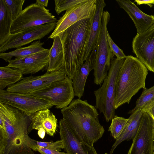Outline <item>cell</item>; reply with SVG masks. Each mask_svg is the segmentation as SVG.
Segmentation results:
<instances>
[{
	"instance_id": "cell-9",
	"label": "cell",
	"mask_w": 154,
	"mask_h": 154,
	"mask_svg": "<svg viewBox=\"0 0 154 154\" xmlns=\"http://www.w3.org/2000/svg\"><path fill=\"white\" fill-rule=\"evenodd\" d=\"M0 102L16 108L29 116L54 106L51 102L29 94L11 92L4 89H0Z\"/></svg>"
},
{
	"instance_id": "cell-11",
	"label": "cell",
	"mask_w": 154,
	"mask_h": 154,
	"mask_svg": "<svg viewBox=\"0 0 154 154\" xmlns=\"http://www.w3.org/2000/svg\"><path fill=\"white\" fill-rule=\"evenodd\" d=\"M97 8V0H85L66 11L57 22L56 27L49 38L53 39L78 21L91 18Z\"/></svg>"
},
{
	"instance_id": "cell-19",
	"label": "cell",
	"mask_w": 154,
	"mask_h": 154,
	"mask_svg": "<svg viewBox=\"0 0 154 154\" xmlns=\"http://www.w3.org/2000/svg\"><path fill=\"white\" fill-rule=\"evenodd\" d=\"M106 5L104 0H97L96 9L91 19L84 61H86L97 46L101 29L103 10Z\"/></svg>"
},
{
	"instance_id": "cell-38",
	"label": "cell",
	"mask_w": 154,
	"mask_h": 154,
	"mask_svg": "<svg viewBox=\"0 0 154 154\" xmlns=\"http://www.w3.org/2000/svg\"></svg>"
},
{
	"instance_id": "cell-3",
	"label": "cell",
	"mask_w": 154,
	"mask_h": 154,
	"mask_svg": "<svg viewBox=\"0 0 154 154\" xmlns=\"http://www.w3.org/2000/svg\"><path fill=\"white\" fill-rule=\"evenodd\" d=\"M91 19L79 20L59 35L63 48V69L72 79L84 61Z\"/></svg>"
},
{
	"instance_id": "cell-6",
	"label": "cell",
	"mask_w": 154,
	"mask_h": 154,
	"mask_svg": "<svg viewBox=\"0 0 154 154\" xmlns=\"http://www.w3.org/2000/svg\"><path fill=\"white\" fill-rule=\"evenodd\" d=\"M110 17L108 11H103L101 29L96 46L95 66L93 75L94 82L101 85L106 78L114 55L112 52L106 38L107 25Z\"/></svg>"
},
{
	"instance_id": "cell-31",
	"label": "cell",
	"mask_w": 154,
	"mask_h": 154,
	"mask_svg": "<svg viewBox=\"0 0 154 154\" xmlns=\"http://www.w3.org/2000/svg\"><path fill=\"white\" fill-rule=\"evenodd\" d=\"M107 39L110 48L116 58L119 59H125L127 56L124 54L123 51L120 49L114 43L111 38L107 29L106 31Z\"/></svg>"
},
{
	"instance_id": "cell-13",
	"label": "cell",
	"mask_w": 154,
	"mask_h": 154,
	"mask_svg": "<svg viewBox=\"0 0 154 154\" xmlns=\"http://www.w3.org/2000/svg\"><path fill=\"white\" fill-rule=\"evenodd\" d=\"M57 22L34 27L21 32L11 34L6 42L0 46V53L8 50L18 48L48 35L56 27Z\"/></svg>"
},
{
	"instance_id": "cell-32",
	"label": "cell",
	"mask_w": 154,
	"mask_h": 154,
	"mask_svg": "<svg viewBox=\"0 0 154 154\" xmlns=\"http://www.w3.org/2000/svg\"><path fill=\"white\" fill-rule=\"evenodd\" d=\"M34 151L38 152L41 154H68L67 152L52 150L40 147L36 144L33 145L31 147Z\"/></svg>"
},
{
	"instance_id": "cell-20",
	"label": "cell",
	"mask_w": 154,
	"mask_h": 154,
	"mask_svg": "<svg viewBox=\"0 0 154 154\" xmlns=\"http://www.w3.org/2000/svg\"><path fill=\"white\" fill-rule=\"evenodd\" d=\"M96 53V46L72 79L75 96L79 99L83 95L85 84L90 72L94 69Z\"/></svg>"
},
{
	"instance_id": "cell-18",
	"label": "cell",
	"mask_w": 154,
	"mask_h": 154,
	"mask_svg": "<svg viewBox=\"0 0 154 154\" xmlns=\"http://www.w3.org/2000/svg\"><path fill=\"white\" fill-rule=\"evenodd\" d=\"M116 1L133 20L137 29V33L145 31L154 23V15L144 13L131 1L116 0Z\"/></svg>"
},
{
	"instance_id": "cell-37",
	"label": "cell",
	"mask_w": 154,
	"mask_h": 154,
	"mask_svg": "<svg viewBox=\"0 0 154 154\" xmlns=\"http://www.w3.org/2000/svg\"><path fill=\"white\" fill-rule=\"evenodd\" d=\"M105 154H108L107 153H105Z\"/></svg>"
},
{
	"instance_id": "cell-27",
	"label": "cell",
	"mask_w": 154,
	"mask_h": 154,
	"mask_svg": "<svg viewBox=\"0 0 154 154\" xmlns=\"http://www.w3.org/2000/svg\"><path fill=\"white\" fill-rule=\"evenodd\" d=\"M154 100V85L149 88L143 89L140 97L137 100L135 106L129 111L128 113L131 114L138 109H141L147 104Z\"/></svg>"
},
{
	"instance_id": "cell-4",
	"label": "cell",
	"mask_w": 154,
	"mask_h": 154,
	"mask_svg": "<svg viewBox=\"0 0 154 154\" xmlns=\"http://www.w3.org/2000/svg\"><path fill=\"white\" fill-rule=\"evenodd\" d=\"M148 73L147 69L139 59L131 55L127 56L116 79L115 109L125 103H129L140 89L146 88L145 81Z\"/></svg>"
},
{
	"instance_id": "cell-30",
	"label": "cell",
	"mask_w": 154,
	"mask_h": 154,
	"mask_svg": "<svg viewBox=\"0 0 154 154\" xmlns=\"http://www.w3.org/2000/svg\"><path fill=\"white\" fill-rule=\"evenodd\" d=\"M36 145L38 146L50 150L60 151L63 149L64 147L62 140H60L55 142L38 141L34 140Z\"/></svg>"
},
{
	"instance_id": "cell-24",
	"label": "cell",
	"mask_w": 154,
	"mask_h": 154,
	"mask_svg": "<svg viewBox=\"0 0 154 154\" xmlns=\"http://www.w3.org/2000/svg\"><path fill=\"white\" fill-rule=\"evenodd\" d=\"M13 22L5 0H0V46L6 42L11 34V28Z\"/></svg>"
},
{
	"instance_id": "cell-22",
	"label": "cell",
	"mask_w": 154,
	"mask_h": 154,
	"mask_svg": "<svg viewBox=\"0 0 154 154\" xmlns=\"http://www.w3.org/2000/svg\"><path fill=\"white\" fill-rule=\"evenodd\" d=\"M53 40L52 47L49 49V61L47 72L57 70L63 67V51L61 38L58 35Z\"/></svg>"
},
{
	"instance_id": "cell-33",
	"label": "cell",
	"mask_w": 154,
	"mask_h": 154,
	"mask_svg": "<svg viewBox=\"0 0 154 154\" xmlns=\"http://www.w3.org/2000/svg\"><path fill=\"white\" fill-rule=\"evenodd\" d=\"M148 113L154 119V100L147 104L141 109Z\"/></svg>"
},
{
	"instance_id": "cell-15",
	"label": "cell",
	"mask_w": 154,
	"mask_h": 154,
	"mask_svg": "<svg viewBox=\"0 0 154 154\" xmlns=\"http://www.w3.org/2000/svg\"><path fill=\"white\" fill-rule=\"evenodd\" d=\"M59 128L61 140L66 152L68 154H98L94 146L88 145L79 138L63 118L59 121Z\"/></svg>"
},
{
	"instance_id": "cell-21",
	"label": "cell",
	"mask_w": 154,
	"mask_h": 154,
	"mask_svg": "<svg viewBox=\"0 0 154 154\" xmlns=\"http://www.w3.org/2000/svg\"><path fill=\"white\" fill-rule=\"evenodd\" d=\"M143 112L141 109H138L130 114L123 131L112 146L110 154H112L116 148L123 141L133 139L137 131Z\"/></svg>"
},
{
	"instance_id": "cell-10",
	"label": "cell",
	"mask_w": 154,
	"mask_h": 154,
	"mask_svg": "<svg viewBox=\"0 0 154 154\" xmlns=\"http://www.w3.org/2000/svg\"><path fill=\"white\" fill-rule=\"evenodd\" d=\"M154 129V119L143 111L137 131L128 154H153Z\"/></svg>"
},
{
	"instance_id": "cell-14",
	"label": "cell",
	"mask_w": 154,
	"mask_h": 154,
	"mask_svg": "<svg viewBox=\"0 0 154 154\" xmlns=\"http://www.w3.org/2000/svg\"><path fill=\"white\" fill-rule=\"evenodd\" d=\"M133 52L154 73V23L145 31L137 33L132 42Z\"/></svg>"
},
{
	"instance_id": "cell-5",
	"label": "cell",
	"mask_w": 154,
	"mask_h": 154,
	"mask_svg": "<svg viewBox=\"0 0 154 154\" xmlns=\"http://www.w3.org/2000/svg\"><path fill=\"white\" fill-rule=\"evenodd\" d=\"M125 59L114 58L106 78L102 85L94 91L95 107L103 114L107 122L111 120L115 116L114 103L116 79Z\"/></svg>"
},
{
	"instance_id": "cell-23",
	"label": "cell",
	"mask_w": 154,
	"mask_h": 154,
	"mask_svg": "<svg viewBox=\"0 0 154 154\" xmlns=\"http://www.w3.org/2000/svg\"><path fill=\"white\" fill-rule=\"evenodd\" d=\"M44 44L40 40L35 41L28 46L19 48L7 53H1L0 58L9 63L13 57L20 58L47 50V49L42 46Z\"/></svg>"
},
{
	"instance_id": "cell-2",
	"label": "cell",
	"mask_w": 154,
	"mask_h": 154,
	"mask_svg": "<svg viewBox=\"0 0 154 154\" xmlns=\"http://www.w3.org/2000/svg\"><path fill=\"white\" fill-rule=\"evenodd\" d=\"M61 112L74 133L88 145L94 146L102 136L105 130L99 122L97 109L87 100L73 99Z\"/></svg>"
},
{
	"instance_id": "cell-28",
	"label": "cell",
	"mask_w": 154,
	"mask_h": 154,
	"mask_svg": "<svg viewBox=\"0 0 154 154\" xmlns=\"http://www.w3.org/2000/svg\"><path fill=\"white\" fill-rule=\"evenodd\" d=\"M25 1V0H5L13 21L21 14Z\"/></svg>"
},
{
	"instance_id": "cell-26",
	"label": "cell",
	"mask_w": 154,
	"mask_h": 154,
	"mask_svg": "<svg viewBox=\"0 0 154 154\" xmlns=\"http://www.w3.org/2000/svg\"><path fill=\"white\" fill-rule=\"evenodd\" d=\"M128 120L122 117L115 115L112 119L111 125L108 129L111 135L115 140L121 134Z\"/></svg>"
},
{
	"instance_id": "cell-1",
	"label": "cell",
	"mask_w": 154,
	"mask_h": 154,
	"mask_svg": "<svg viewBox=\"0 0 154 154\" xmlns=\"http://www.w3.org/2000/svg\"><path fill=\"white\" fill-rule=\"evenodd\" d=\"M0 116L5 122L6 135L0 138V154H35L36 144L28 135L29 116L17 109L0 102Z\"/></svg>"
},
{
	"instance_id": "cell-25",
	"label": "cell",
	"mask_w": 154,
	"mask_h": 154,
	"mask_svg": "<svg viewBox=\"0 0 154 154\" xmlns=\"http://www.w3.org/2000/svg\"><path fill=\"white\" fill-rule=\"evenodd\" d=\"M23 73L19 69L7 65L0 67V89L11 86L21 80Z\"/></svg>"
},
{
	"instance_id": "cell-29",
	"label": "cell",
	"mask_w": 154,
	"mask_h": 154,
	"mask_svg": "<svg viewBox=\"0 0 154 154\" xmlns=\"http://www.w3.org/2000/svg\"><path fill=\"white\" fill-rule=\"evenodd\" d=\"M85 0H55V11L58 15L67 11Z\"/></svg>"
},
{
	"instance_id": "cell-34",
	"label": "cell",
	"mask_w": 154,
	"mask_h": 154,
	"mask_svg": "<svg viewBox=\"0 0 154 154\" xmlns=\"http://www.w3.org/2000/svg\"><path fill=\"white\" fill-rule=\"evenodd\" d=\"M135 2L137 3L138 5H141L143 4H145L148 5L150 8L152 7L154 5V0H136Z\"/></svg>"
},
{
	"instance_id": "cell-17",
	"label": "cell",
	"mask_w": 154,
	"mask_h": 154,
	"mask_svg": "<svg viewBox=\"0 0 154 154\" xmlns=\"http://www.w3.org/2000/svg\"><path fill=\"white\" fill-rule=\"evenodd\" d=\"M29 132L33 129L38 130V134L42 139L45 133L50 136H54L56 133L57 119L49 109L39 110L29 116Z\"/></svg>"
},
{
	"instance_id": "cell-36",
	"label": "cell",
	"mask_w": 154,
	"mask_h": 154,
	"mask_svg": "<svg viewBox=\"0 0 154 154\" xmlns=\"http://www.w3.org/2000/svg\"><path fill=\"white\" fill-rule=\"evenodd\" d=\"M153 134H154V129L153 130ZM153 154H154V153Z\"/></svg>"
},
{
	"instance_id": "cell-35",
	"label": "cell",
	"mask_w": 154,
	"mask_h": 154,
	"mask_svg": "<svg viewBox=\"0 0 154 154\" xmlns=\"http://www.w3.org/2000/svg\"><path fill=\"white\" fill-rule=\"evenodd\" d=\"M48 0H36V3L41 5L45 7H47L48 5Z\"/></svg>"
},
{
	"instance_id": "cell-16",
	"label": "cell",
	"mask_w": 154,
	"mask_h": 154,
	"mask_svg": "<svg viewBox=\"0 0 154 154\" xmlns=\"http://www.w3.org/2000/svg\"><path fill=\"white\" fill-rule=\"evenodd\" d=\"M49 49L20 58L12 59L7 66L20 70L24 75L34 74L48 66Z\"/></svg>"
},
{
	"instance_id": "cell-7",
	"label": "cell",
	"mask_w": 154,
	"mask_h": 154,
	"mask_svg": "<svg viewBox=\"0 0 154 154\" xmlns=\"http://www.w3.org/2000/svg\"><path fill=\"white\" fill-rule=\"evenodd\" d=\"M58 20L49 9L36 3H33L26 7L13 21L10 33H17L35 26L57 22Z\"/></svg>"
},
{
	"instance_id": "cell-12",
	"label": "cell",
	"mask_w": 154,
	"mask_h": 154,
	"mask_svg": "<svg viewBox=\"0 0 154 154\" xmlns=\"http://www.w3.org/2000/svg\"><path fill=\"white\" fill-rule=\"evenodd\" d=\"M67 75L63 69L47 72L38 76L24 78L17 83L8 87L6 90L11 92L28 94L49 86L52 82L65 78Z\"/></svg>"
},
{
	"instance_id": "cell-8",
	"label": "cell",
	"mask_w": 154,
	"mask_h": 154,
	"mask_svg": "<svg viewBox=\"0 0 154 154\" xmlns=\"http://www.w3.org/2000/svg\"><path fill=\"white\" fill-rule=\"evenodd\" d=\"M53 103L57 109L67 107L75 96L71 79L65 78L55 81L49 86L29 94Z\"/></svg>"
}]
</instances>
